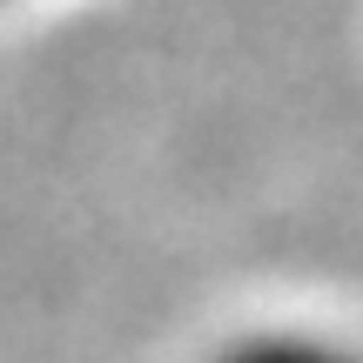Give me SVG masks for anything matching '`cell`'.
<instances>
[{
	"mask_svg": "<svg viewBox=\"0 0 363 363\" xmlns=\"http://www.w3.org/2000/svg\"><path fill=\"white\" fill-rule=\"evenodd\" d=\"M229 363H350V357L330 350V343H303V337H262L249 350H235Z\"/></svg>",
	"mask_w": 363,
	"mask_h": 363,
	"instance_id": "6da1fadb",
	"label": "cell"
}]
</instances>
